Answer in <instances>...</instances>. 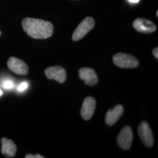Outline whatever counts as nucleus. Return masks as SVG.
Here are the masks:
<instances>
[{
    "mask_svg": "<svg viewBox=\"0 0 158 158\" xmlns=\"http://www.w3.org/2000/svg\"><path fill=\"white\" fill-rule=\"evenodd\" d=\"M22 25L26 33L34 39H47L53 32V26L50 22L40 19L26 18L23 19Z\"/></svg>",
    "mask_w": 158,
    "mask_h": 158,
    "instance_id": "f257e3e1",
    "label": "nucleus"
},
{
    "mask_svg": "<svg viewBox=\"0 0 158 158\" xmlns=\"http://www.w3.org/2000/svg\"><path fill=\"white\" fill-rule=\"evenodd\" d=\"M113 62L119 68L125 69H132L137 68L139 65V62L135 57L132 55L118 53L113 57Z\"/></svg>",
    "mask_w": 158,
    "mask_h": 158,
    "instance_id": "f03ea898",
    "label": "nucleus"
},
{
    "mask_svg": "<svg viewBox=\"0 0 158 158\" xmlns=\"http://www.w3.org/2000/svg\"><path fill=\"white\" fill-rule=\"evenodd\" d=\"M95 26V21L92 17H86L80 23L74 32L72 39L74 41L81 40Z\"/></svg>",
    "mask_w": 158,
    "mask_h": 158,
    "instance_id": "7ed1b4c3",
    "label": "nucleus"
},
{
    "mask_svg": "<svg viewBox=\"0 0 158 158\" xmlns=\"http://www.w3.org/2000/svg\"><path fill=\"white\" fill-rule=\"evenodd\" d=\"M133 140V134L132 131L129 126L124 127L117 138V141L119 147L125 150L129 149Z\"/></svg>",
    "mask_w": 158,
    "mask_h": 158,
    "instance_id": "20e7f679",
    "label": "nucleus"
},
{
    "mask_svg": "<svg viewBox=\"0 0 158 158\" xmlns=\"http://www.w3.org/2000/svg\"><path fill=\"white\" fill-rule=\"evenodd\" d=\"M138 134L143 143L148 148L152 147L154 139L152 131L146 121H143L138 127Z\"/></svg>",
    "mask_w": 158,
    "mask_h": 158,
    "instance_id": "39448f33",
    "label": "nucleus"
},
{
    "mask_svg": "<svg viewBox=\"0 0 158 158\" xmlns=\"http://www.w3.org/2000/svg\"><path fill=\"white\" fill-rule=\"evenodd\" d=\"M7 66L12 72L17 74L25 76L28 73V65L25 62L17 57H10L7 62Z\"/></svg>",
    "mask_w": 158,
    "mask_h": 158,
    "instance_id": "423d86ee",
    "label": "nucleus"
},
{
    "mask_svg": "<svg viewBox=\"0 0 158 158\" xmlns=\"http://www.w3.org/2000/svg\"><path fill=\"white\" fill-rule=\"evenodd\" d=\"M47 78L55 80L60 83H63L66 80V72L64 68L59 66L47 68L45 71Z\"/></svg>",
    "mask_w": 158,
    "mask_h": 158,
    "instance_id": "0eeeda50",
    "label": "nucleus"
},
{
    "mask_svg": "<svg viewBox=\"0 0 158 158\" xmlns=\"http://www.w3.org/2000/svg\"><path fill=\"white\" fill-rule=\"evenodd\" d=\"M133 27L137 31L144 34L152 33L156 29V26L154 23L144 18L136 19L133 23Z\"/></svg>",
    "mask_w": 158,
    "mask_h": 158,
    "instance_id": "6e6552de",
    "label": "nucleus"
},
{
    "mask_svg": "<svg viewBox=\"0 0 158 158\" xmlns=\"http://www.w3.org/2000/svg\"><path fill=\"white\" fill-rule=\"evenodd\" d=\"M96 102L94 98L87 97L83 102L82 107L80 111L81 115L85 120H89L91 118L96 109Z\"/></svg>",
    "mask_w": 158,
    "mask_h": 158,
    "instance_id": "1a4fd4ad",
    "label": "nucleus"
},
{
    "mask_svg": "<svg viewBox=\"0 0 158 158\" xmlns=\"http://www.w3.org/2000/svg\"><path fill=\"white\" fill-rule=\"evenodd\" d=\"M79 78L85 81V84L93 86L98 82V77L95 71L89 68H83L79 70Z\"/></svg>",
    "mask_w": 158,
    "mask_h": 158,
    "instance_id": "9d476101",
    "label": "nucleus"
},
{
    "mask_svg": "<svg viewBox=\"0 0 158 158\" xmlns=\"http://www.w3.org/2000/svg\"><path fill=\"white\" fill-rule=\"evenodd\" d=\"M124 113V107L121 104L116 106L112 110H109L106 115V123L108 125L115 124Z\"/></svg>",
    "mask_w": 158,
    "mask_h": 158,
    "instance_id": "9b49d317",
    "label": "nucleus"
},
{
    "mask_svg": "<svg viewBox=\"0 0 158 158\" xmlns=\"http://www.w3.org/2000/svg\"><path fill=\"white\" fill-rule=\"evenodd\" d=\"M1 152L7 158H13L17 152V147L11 139L3 138L1 139Z\"/></svg>",
    "mask_w": 158,
    "mask_h": 158,
    "instance_id": "f8f14e48",
    "label": "nucleus"
},
{
    "mask_svg": "<svg viewBox=\"0 0 158 158\" xmlns=\"http://www.w3.org/2000/svg\"><path fill=\"white\" fill-rule=\"evenodd\" d=\"M14 83L11 80H6L2 84V87L6 90H12L14 87Z\"/></svg>",
    "mask_w": 158,
    "mask_h": 158,
    "instance_id": "ddd939ff",
    "label": "nucleus"
},
{
    "mask_svg": "<svg viewBox=\"0 0 158 158\" xmlns=\"http://www.w3.org/2000/svg\"><path fill=\"white\" fill-rule=\"evenodd\" d=\"M28 87V83L27 82H23L21 83L18 87V90L19 91H23L27 90Z\"/></svg>",
    "mask_w": 158,
    "mask_h": 158,
    "instance_id": "4468645a",
    "label": "nucleus"
},
{
    "mask_svg": "<svg viewBox=\"0 0 158 158\" xmlns=\"http://www.w3.org/2000/svg\"><path fill=\"white\" fill-rule=\"evenodd\" d=\"M45 157L39 155V154H36V155H31V154H28L25 156V158H44Z\"/></svg>",
    "mask_w": 158,
    "mask_h": 158,
    "instance_id": "2eb2a0df",
    "label": "nucleus"
},
{
    "mask_svg": "<svg viewBox=\"0 0 158 158\" xmlns=\"http://www.w3.org/2000/svg\"><path fill=\"white\" fill-rule=\"evenodd\" d=\"M153 55V56H155V57L156 59H158V47H156V48H155L152 51Z\"/></svg>",
    "mask_w": 158,
    "mask_h": 158,
    "instance_id": "dca6fc26",
    "label": "nucleus"
},
{
    "mask_svg": "<svg viewBox=\"0 0 158 158\" xmlns=\"http://www.w3.org/2000/svg\"><path fill=\"white\" fill-rule=\"evenodd\" d=\"M131 2H132V3H136V2H138L139 1V0H128Z\"/></svg>",
    "mask_w": 158,
    "mask_h": 158,
    "instance_id": "f3484780",
    "label": "nucleus"
},
{
    "mask_svg": "<svg viewBox=\"0 0 158 158\" xmlns=\"http://www.w3.org/2000/svg\"><path fill=\"white\" fill-rule=\"evenodd\" d=\"M2 94V91H1V90L0 89V96H1Z\"/></svg>",
    "mask_w": 158,
    "mask_h": 158,
    "instance_id": "a211bd4d",
    "label": "nucleus"
},
{
    "mask_svg": "<svg viewBox=\"0 0 158 158\" xmlns=\"http://www.w3.org/2000/svg\"><path fill=\"white\" fill-rule=\"evenodd\" d=\"M156 16H157V17H158V11H157V12H156Z\"/></svg>",
    "mask_w": 158,
    "mask_h": 158,
    "instance_id": "6ab92c4d",
    "label": "nucleus"
},
{
    "mask_svg": "<svg viewBox=\"0 0 158 158\" xmlns=\"http://www.w3.org/2000/svg\"><path fill=\"white\" fill-rule=\"evenodd\" d=\"M0 35H1V31H0Z\"/></svg>",
    "mask_w": 158,
    "mask_h": 158,
    "instance_id": "aec40b11",
    "label": "nucleus"
}]
</instances>
